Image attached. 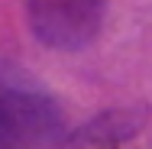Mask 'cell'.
I'll list each match as a JSON object with an SVG mask.
<instances>
[{
  "mask_svg": "<svg viewBox=\"0 0 152 149\" xmlns=\"http://www.w3.org/2000/svg\"><path fill=\"white\" fill-rule=\"evenodd\" d=\"M0 149H20V146H16V143H13V139H10V136L0 130Z\"/></svg>",
  "mask_w": 152,
  "mask_h": 149,
  "instance_id": "cell-3",
  "label": "cell"
},
{
  "mask_svg": "<svg viewBox=\"0 0 152 149\" xmlns=\"http://www.w3.org/2000/svg\"><path fill=\"white\" fill-rule=\"evenodd\" d=\"M0 130L20 149H45L61 136V114L45 91L0 71Z\"/></svg>",
  "mask_w": 152,
  "mask_h": 149,
  "instance_id": "cell-1",
  "label": "cell"
},
{
  "mask_svg": "<svg viewBox=\"0 0 152 149\" xmlns=\"http://www.w3.org/2000/svg\"><path fill=\"white\" fill-rule=\"evenodd\" d=\"M32 36L55 52H81L104 29L107 0H23Z\"/></svg>",
  "mask_w": 152,
  "mask_h": 149,
  "instance_id": "cell-2",
  "label": "cell"
}]
</instances>
